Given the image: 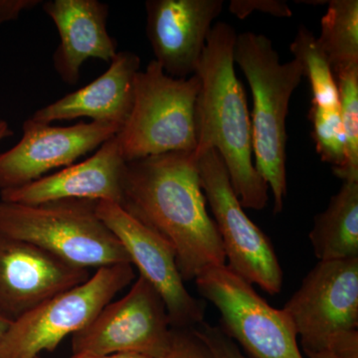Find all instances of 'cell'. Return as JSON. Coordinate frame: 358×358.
Listing matches in <instances>:
<instances>
[{
    "label": "cell",
    "instance_id": "6da1fadb",
    "mask_svg": "<svg viewBox=\"0 0 358 358\" xmlns=\"http://www.w3.org/2000/svg\"><path fill=\"white\" fill-rule=\"evenodd\" d=\"M122 195V208L173 247L183 281L226 265L193 152H169L127 162Z\"/></svg>",
    "mask_w": 358,
    "mask_h": 358
},
{
    "label": "cell",
    "instance_id": "7a4b0ae2",
    "mask_svg": "<svg viewBox=\"0 0 358 358\" xmlns=\"http://www.w3.org/2000/svg\"><path fill=\"white\" fill-rule=\"evenodd\" d=\"M236 30L228 23L212 26L195 74L200 79L196 103L199 159L209 150L220 155L233 189L243 208L262 210L268 186L256 171L246 94L235 72Z\"/></svg>",
    "mask_w": 358,
    "mask_h": 358
},
{
    "label": "cell",
    "instance_id": "3957f363",
    "mask_svg": "<svg viewBox=\"0 0 358 358\" xmlns=\"http://www.w3.org/2000/svg\"><path fill=\"white\" fill-rule=\"evenodd\" d=\"M234 62L244 73L253 96L252 148L256 171L274 196V214L281 213L287 195L286 120L289 101L303 77L298 60L280 62L272 41L263 34L237 35Z\"/></svg>",
    "mask_w": 358,
    "mask_h": 358
},
{
    "label": "cell",
    "instance_id": "277c9868",
    "mask_svg": "<svg viewBox=\"0 0 358 358\" xmlns=\"http://www.w3.org/2000/svg\"><path fill=\"white\" fill-rule=\"evenodd\" d=\"M96 205L92 200L38 205L0 200V231L79 267L131 264L120 240L99 217Z\"/></svg>",
    "mask_w": 358,
    "mask_h": 358
},
{
    "label": "cell",
    "instance_id": "5b68a950",
    "mask_svg": "<svg viewBox=\"0 0 358 358\" xmlns=\"http://www.w3.org/2000/svg\"><path fill=\"white\" fill-rule=\"evenodd\" d=\"M200 86L196 74L176 79L155 60L138 73L131 114L117 134L127 162L169 152H194Z\"/></svg>",
    "mask_w": 358,
    "mask_h": 358
},
{
    "label": "cell",
    "instance_id": "8992f818",
    "mask_svg": "<svg viewBox=\"0 0 358 358\" xmlns=\"http://www.w3.org/2000/svg\"><path fill=\"white\" fill-rule=\"evenodd\" d=\"M134 279L131 264L99 268L88 281L52 296L11 322L0 343V358H35L53 352L66 336L88 326Z\"/></svg>",
    "mask_w": 358,
    "mask_h": 358
},
{
    "label": "cell",
    "instance_id": "52a82bcc",
    "mask_svg": "<svg viewBox=\"0 0 358 358\" xmlns=\"http://www.w3.org/2000/svg\"><path fill=\"white\" fill-rule=\"evenodd\" d=\"M202 190L210 205L226 266L268 294L281 293L284 274L270 239L244 211L220 155L209 150L197 159Z\"/></svg>",
    "mask_w": 358,
    "mask_h": 358
},
{
    "label": "cell",
    "instance_id": "ba28073f",
    "mask_svg": "<svg viewBox=\"0 0 358 358\" xmlns=\"http://www.w3.org/2000/svg\"><path fill=\"white\" fill-rule=\"evenodd\" d=\"M199 294L221 315L222 331L254 358H305L288 313L264 300L253 285L227 266L210 268L195 279Z\"/></svg>",
    "mask_w": 358,
    "mask_h": 358
},
{
    "label": "cell",
    "instance_id": "9c48e42d",
    "mask_svg": "<svg viewBox=\"0 0 358 358\" xmlns=\"http://www.w3.org/2000/svg\"><path fill=\"white\" fill-rule=\"evenodd\" d=\"M171 336V322L162 296L140 275L126 296L110 301L88 326L73 334L72 352H134L159 358Z\"/></svg>",
    "mask_w": 358,
    "mask_h": 358
},
{
    "label": "cell",
    "instance_id": "30bf717a",
    "mask_svg": "<svg viewBox=\"0 0 358 358\" xmlns=\"http://www.w3.org/2000/svg\"><path fill=\"white\" fill-rule=\"evenodd\" d=\"M303 352L324 350L358 327V257L319 261L285 305Z\"/></svg>",
    "mask_w": 358,
    "mask_h": 358
},
{
    "label": "cell",
    "instance_id": "8fae6325",
    "mask_svg": "<svg viewBox=\"0 0 358 358\" xmlns=\"http://www.w3.org/2000/svg\"><path fill=\"white\" fill-rule=\"evenodd\" d=\"M96 212L126 249L131 265L138 267L140 275L162 296L171 327L192 329L203 322V303L185 288L171 243L131 216L121 205L98 201Z\"/></svg>",
    "mask_w": 358,
    "mask_h": 358
},
{
    "label": "cell",
    "instance_id": "7c38bea8",
    "mask_svg": "<svg viewBox=\"0 0 358 358\" xmlns=\"http://www.w3.org/2000/svg\"><path fill=\"white\" fill-rule=\"evenodd\" d=\"M120 129L107 122L56 127L26 120L21 140L0 154V192L28 185L59 167L72 166L80 157L100 148Z\"/></svg>",
    "mask_w": 358,
    "mask_h": 358
},
{
    "label": "cell",
    "instance_id": "4fadbf2b",
    "mask_svg": "<svg viewBox=\"0 0 358 358\" xmlns=\"http://www.w3.org/2000/svg\"><path fill=\"white\" fill-rule=\"evenodd\" d=\"M89 279L88 268L0 231V317L13 322Z\"/></svg>",
    "mask_w": 358,
    "mask_h": 358
},
{
    "label": "cell",
    "instance_id": "5bb4252c",
    "mask_svg": "<svg viewBox=\"0 0 358 358\" xmlns=\"http://www.w3.org/2000/svg\"><path fill=\"white\" fill-rule=\"evenodd\" d=\"M223 0H148L147 35L155 61L169 76L195 75L212 23L220 15Z\"/></svg>",
    "mask_w": 358,
    "mask_h": 358
},
{
    "label": "cell",
    "instance_id": "9a60e30c",
    "mask_svg": "<svg viewBox=\"0 0 358 358\" xmlns=\"http://www.w3.org/2000/svg\"><path fill=\"white\" fill-rule=\"evenodd\" d=\"M126 166L115 134L89 159L20 187L1 190L0 200L23 205L69 199L122 205Z\"/></svg>",
    "mask_w": 358,
    "mask_h": 358
},
{
    "label": "cell",
    "instance_id": "2e32d148",
    "mask_svg": "<svg viewBox=\"0 0 358 358\" xmlns=\"http://www.w3.org/2000/svg\"><path fill=\"white\" fill-rule=\"evenodd\" d=\"M42 7L60 37L53 66L64 83L76 85L89 59L110 64L117 45L108 31V4L98 0H49L42 2Z\"/></svg>",
    "mask_w": 358,
    "mask_h": 358
},
{
    "label": "cell",
    "instance_id": "e0dca14e",
    "mask_svg": "<svg viewBox=\"0 0 358 358\" xmlns=\"http://www.w3.org/2000/svg\"><path fill=\"white\" fill-rule=\"evenodd\" d=\"M141 71V58L131 51L117 52L110 67L100 77L40 108L29 117L52 124L89 117L92 122H107L122 128L133 108L134 82Z\"/></svg>",
    "mask_w": 358,
    "mask_h": 358
},
{
    "label": "cell",
    "instance_id": "ac0fdd59",
    "mask_svg": "<svg viewBox=\"0 0 358 358\" xmlns=\"http://www.w3.org/2000/svg\"><path fill=\"white\" fill-rule=\"evenodd\" d=\"M320 261L358 257V181H345L326 210L313 218L310 235Z\"/></svg>",
    "mask_w": 358,
    "mask_h": 358
},
{
    "label": "cell",
    "instance_id": "d6986e66",
    "mask_svg": "<svg viewBox=\"0 0 358 358\" xmlns=\"http://www.w3.org/2000/svg\"><path fill=\"white\" fill-rule=\"evenodd\" d=\"M317 40L334 75L358 66L357 0L327 2V10L320 20V34Z\"/></svg>",
    "mask_w": 358,
    "mask_h": 358
},
{
    "label": "cell",
    "instance_id": "ffe728a7",
    "mask_svg": "<svg viewBox=\"0 0 358 358\" xmlns=\"http://www.w3.org/2000/svg\"><path fill=\"white\" fill-rule=\"evenodd\" d=\"M294 59L303 67L312 90V107L341 109L336 78L317 40L306 26L301 25L289 45Z\"/></svg>",
    "mask_w": 358,
    "mask_h": 358
},
{
    "label": "cell",
    "instance_id": "44dd1931",
    "mask_svg": "<svg viewBox=\"0 0 358 358\" xmlns=\"http://www.w3.org/2000/svg\"><path fill=\"white\" fill-rule=\"evenodd\" d=\"M341 102V122L345 138L343 166L334 173L345 181H358V66L334 74Z\"/></svg>",
    "mask_w": 358,
    "mask_h": 358
},
{
    "label": "cell",
    "instance_id": "7402d4cb",
    "mask_svg": "<svg viewBox=\"0 0 358 358\" xmlns=\"http://www.w3.org/2000/svg\"><path fill=\"white\" fill-rule=\"evenodd\" d=\"M308 120L312 122L313 140L322 162L331 164L334 173L345 164V138L341 109L310 108Z\"/></svg>",
    "mask_w": 358,
    "mask_h": 358
},
{
    "label": "cell",
    "instance_id": "603a6c76",
    "mask_svg": "<svg viewBox=\"0 0 358 358\" xmlns=\"http://www.w3.org/2000/svg\"><path fill=\"white\" fill-rule=\"evenodd\" d=\"M159 358H213L193 329H173L166 352Z\"/></svg>",
    "mask_w": 358,
    "mask_h": 358
},
{
    "label": "cell",
    "instance_id": "cb8c5ba5",
    "mask_svg": "<svg viewBox=\"0 0 358 358\" xmlns=\"http://www.w3.org/2000/svg\"><path fill=\"white\" fill-rule=\"evenodd\" d=\"M192 329L207 346L213 358H249L243 355L234 341L224 333L221 327L201 322L197 329Z\"/></svg>",
    "mask_w": 358,
    "mask_h": 358
},
{
    "label": "cell",
    "instance_id": "d4e9b609",
    "mask_svg": "<svg viewBox=\"0 0 358 358\" xmlns=\"http://www.w3.org/2000/svg\"><path fill=\"white\" fill-rule=\"evenodd\" d=\"M229 10L239 20H244L254 11H261L277 17H291L293 15L288 3L282 0H232Z\"/></svg>",
    "mask_w": 358,
    "mask_h": 358
},
{
    "label": "cell",
    "instance_id": "484cf974",
    "mask_svg": "<svg viewBox=\"0 0 358 358\" xmlns=\"http://www.w3.org/2000/svg\"><path fill=\"white\" fill-rule=\"evenodd\" d=\"M41 3L40 0H0V25L17 20L23 11Z\"/></svg>",
    "mask_w": 358,
    "mask_h": 358
},
{
    "label": "cell",
    "instance_id": "4316f807",
    "mask_svg": "<svg viewBox=\"0 0 358 358\" xmlns=\"http://www.w3.org/2000/svg\"><path fill=\"white\" fill-rule=\"evenodd\" d=\"M71 358H152L147 355H140V353L134 352H117L110 353L106 355H76Z\"/></svg>",
    "mask_w": 358,
    "mask_h": 358
},
{
    "label": "cell",
    "instance_id": "83f0119b",
    "mask_svg": "<svg viewBox=\"0 0 358 358\" xmlns=\"http://www.w3.org/2000/svg\"><path fill=\"white\" fill-rule=\"evenodd\" d=\"M306 355H307L308 358H343L336 355V353L329 352V350H317V352H306Z\"/></svg>",
    "mask_w": 358,
    "mask_h": 358
},
{
    "label": "cell",
    "instance_id": "f1b7e54d",
    "mask_svg": "<svg viewBox=\"0 0 358 358\" xmlns=\"http://www.w3.org/2000/svg\"><path fill=\"white\" fill-rule=\"evenodd\" d=\"M13 134V129L9 127L8 122L6 120L0 119V141H3L4 138H9Z\"/></svg>",
    "mask_w": 358,
    "mask_h": 358
},
{
    "label": "cell",
    "instance_id": "f546056e",
    "mask_svg": "<svg viewBox=\"0 0 358 358\" xmlns=\"http://www.w3.org/2000/svg\"><path fill=\"white\" fill-rule=\"evenodd\" d=\"M10 320L0 317V343H1L2 338H3L4 334H6L7 329H8L9 326H10Z\"/></svg>",
    "mask_w": 358,
    "mask_h": 358
},
{
    "label": "cell",
    "instance_id": "4dcf8cb0",
    "mask_svg": "<svg viewBox=\"0 0 358 358\" xmlns=\"http://www.w3.org/2000/svg\"><path fill=\"white\" fill-rule=\"evenodd\" d=\"M35 358H43V357H41V355H40V357H35Z\"/></svg>",
    "mask_w": 358,
    "mask_h": 358
}]
</instances>
